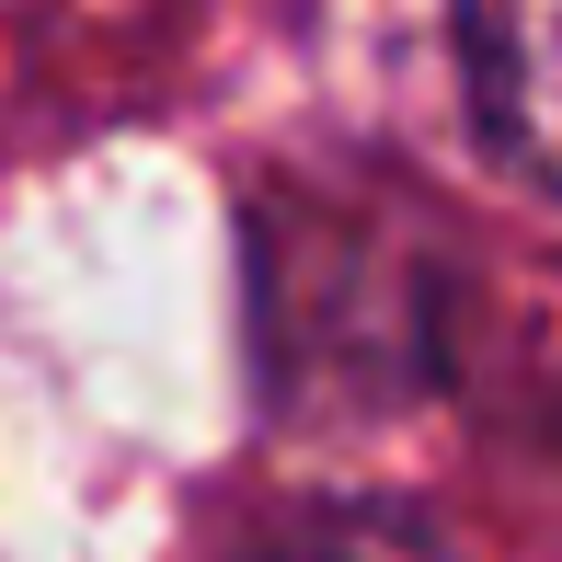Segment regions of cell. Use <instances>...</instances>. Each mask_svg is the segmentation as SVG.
Segmentation results:
<instances>
[{"label":"cell","instance_id":"2","mask_svg":"<svg viewBox=\"0 0 562 562\" xmlns=\"http://www.w3.org/2000/svg\"><path fill=\"white\" fill-rule=\"evenodd\" d=\"M195 562H448V540L391 494H288L218 528Z\"/></svg>","mask_w":562,"mask_h":562},{"label":"cell","instance_id":"1","mask_svg":"<svg viewBox=\"0 0 562 562\" xmlns=\"http://www.w3.org/2000/svg\"><path fill=\"white\" fill-rule=\"evenodd\" d=\"M459 69L482 138L562 184V0H459Z\"/></svg>","mask_w":562,"mask_h":562}]
</instances>
